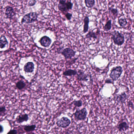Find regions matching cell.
I'll return each instance as SVG.
<instances>
[{"label": "cell", "instance_id": "1f68e13d", "mask_svg": "<svg viewBox=\"0 0 134 134\" xmlns=\"http://www.w3.org/2000/svg\"><path fill=\"white\" fill-rule=\"evenodd\" d=\"M128 106H130L131 105V106H132V107H133V103H132V102H131V101H129V103H128Z\"/></svg>", "mask_w": 134, "mask_h": 134}, {"label": "cell", "instance_id": "4fadbf2b", "mask_svg": "<svg viewBox=\"0 0 134 134\" xmlns=\"http://www.w3.org/2000/svg\"><path fill=\"white\" fill-rule=\"evenodd\" d=\"M8 44L9 42L6 36L3 35H1L0 37V49H4Z\"/></svg>", "mask_w": 134, "mask_h": 134}, {"label": "cell", "instance_id": "f1b7e54d", "mask_svg": "<svg viewBox=\"0 0 134 134\" xmlns=\"http://www.w3.org/2000/svg\"><path fill=\"white\" fill-rule=\"evenodd\" d=\"M17 130L15 129L11 130L10 131H9L8 132V134H17Z\"/></svg>", "mask_w": 134, "mask_h": 134}, {"label": "cell", "instance_id": "7c38bea8", "mask_svg": "<svg viewBox=\"0 0 134 134\" xmlns=\"http://www.w3.org/2000/svg\"><path fill=\"white\" fill-rule=\"evenodd\" d=\"M77 75V79L79 80L83 81H87L88 80V78H87L88 77L87 75L82 71L79 70L78 71Z\"/></svg>", "mask_w": 134, "mask_h": 134}, {"label": "cell", "instance_id": "30bf717a", "mask_svg": "<svg viewBox=\"0 0 134 134\" xmlns=\"http://www.w3.org/2000/svg\"><path fill=\"white\" fill-rule=\"evenodd\" d=\"M35 65L32 62H28L25 64L24 66V71L26 73H32L34 72Z\"/></svg>", "mask_w": 134, "mask_h": 134}, {"label": "cell", "instance_id": "cb8c5ba5", "mask_svg": "<svg viewBox=\"0 0 134 134\" xmlns=\"http://www.w3.org/2000/svg\"><path fill=\"white\" fill-rule=\"evenodd\" d=\"M108 10L109 12L110 13H111L114 17H116L118 15V10L116 8H113L112 7H109Z\"/></svg>", "mask_w": 134, "mask_h": 134}, {"label": "cell", "instance_id": "6da1fadb", "mask_svg": "<svg viewBox=\"0 0 134 134\" xmlns=\"http://www.w3.org/2000/svg\"><path fill=\"white\" fill-rule=\"evenodd\" d=\"M39 14L36 12H31L25 15L22 20V24H31L35 21H37Z\"/></svg>", "mask_w": 134, "mask_h": 134}, {"label": "cell", "instance_id": "52a82bcc", "mask_svg": "<svg viewBox=\"0 0 134 134\" xmlns=\"http://www.w3.org/2000/svg\"><path fill=\"white\" fill-rule=\"evenodd\" d=\"M76 52L72 49L67 48L64 49L61 52L62 55L64 57L65 59H71L75 56Z\"/></svg>", "mask_w": 134, "mask_h": 134}, {"label": "cell", "instance_id": "7402d4cb", "mask_svg": "<svg viewBox=\"0 0 134 134\" xmlns=\"http://www.w3.org/2000/svg\"><path fill=\"white\" fill-rule=\"evenodd\" d=\"M36 126L35 125H26L24 127V129L26 132L33 131L35 129Z\"/></svg>", "mask_w": 134, "mask_h": 134}, {"label": "cell", "instance_id": "ac0fdd59", "mask_svg": "<svg viewBox=\"0 0 134 134\" xmlns=\"http://www.w3.org/2000/svg\"><path fill=\"white\" fill-rule=\"evenodd\" d=\"M15 86L19 90H22L26 87V83L23 81H19L16 83Z\"/></svg>", "mask_w": 134, "mask_h": 134}, {"label": "cell", "instance_id": "8fae6325", "mask_svg": "<svg viewBox=\"0 0 134 134\" xmlns=\"http://www.w3.org/2000/svg\"><path fill=\"white\" fill-rule=\"evenodd\" d=\"M29 120V116L27 114H21L18 116L16 118V122L17 123L20 124L24 122H27Z\"/></svg>", "mask_w": 134, "mask_h": 134}, {"label": "cell", "instance_id": "484cf974", "mask_svg": "<svg viewBox=\"0 0 134 134\" xmlns=\"http://www.w3.org/2000/svg\"><path fill=\"white\" fill-rule=\"evenodd\" d=\"M6 111L5 106L0 107V116L4 115L5 114Z\"/></svg>", "mask_w": 134, "mask_h": 134}, {"label": "cell", "instance_id": "ffe728a7", "mask_svg": "<svg viewBox=\"0 0 134 134\" xmlns=\"http://www.w3.org/2000/svg\"><path fill=\"white\" fill-rule=\"evenodd\" d=\"M86 7L88 8H92L95 5V0H84Z\"/></svg>", "mask_w": 134, "mask_h": 134}, {"label": "cell", "instance_id": "8992f818", "mask_svg": "<svg viewBox=\"0 0 134 134\" xmlns=\"http://www.w3.org/2000/svg\"><path fill=\"white\" fill-rule=\"evenodd\" d=\"M56 124L59 127L65 128L70 125L71 124V121L68 118L63 117L56 122Z\"/></svg>", "mask_w": 134, "mask_h": 134}, {"label": "cell", "instance_id": "4316f807", "mask_svg": "<svg viewBox=\"0 0 134 134\" xmlns=\"http://www.w3.org/2000/svg\"><path fill=\"white\" fill-rule=\"evenodd\" d=\"M36 0H30L28 3V6L29 7H32L35 5L36 4Z\"/></svg>", "mask_w": 134, "mask_h": 134}, {"label": "cell", "instance_id": "5b68a950", "mask_svg": "<svg viewBox=\"0 0 134 134\" xmlns=\"http://www.w3.org/2000/svg\"><path fill=\"white\" fill-rule=\"evenodd\" d=\"M87 114L86 109L84 108L81 110L77 109L75 113H74V116L76 120L83 121L86 118Z\"/></svg>", "mask_w": 134, "mask_h": 134}, {"label": "cell", "instance_id": "4dcf8cb0", "mask_svg": "<svg viewBox=\"0 0 134 134\" xmlns=\"http://www.w3.org/2000/svg\"><path fill=\"white\" fill-rule=\"evenodd\" d=\"M4 129L3 125L0 124V134L3 133L4 132Z\"/></svg>", "mask_w": 134, "mask_h": 134}, {"label": "cell", "instance_id": "ba28073f", "mask_svg": "<svg viewBox=\"0 0 134 134\" xmlns=\"http://www.w3.org/2000/svg\"><path fill=\"white\" fill-rule=\"evenodd\" d=\"M39 42H40L41 45L42 47H48L51 44L52 40L49 37L45 35L42 37L40 39V40L39 41Z\"/></svg>", "mask_w": 134, "mask_h": 134}, {"label": "cell", "instance_id": "9c48e42d", "mask_svg": "<svg viewBox=\"0 0 134 134\" xmlns=\"http://www.w3.org/2000/svg\"><path fill=\"white\" fill-rule=\"evenodd\" d=\"M5 15L7 19H12L15 15V13L13 8L9 6H6Z\"/></svg>", "mask_w": 134, "mask_h": 134}, {"label": "cell", "instance_id": "603a6c76", "mask_svg": "<svg viewBox=\"0 0 134 134\" xmlns=\"http://www.w3.org/2000/svg\"><path fill=\"white\" fill-rule=\"evenodd\" d=\"M97 33H95L93 31H89L88 34L86 35V38H93L94 39H97Z\"/></svg>", "mask_w": 134, "mask_h": 134}, {"label": "cell", "instance_id": "277c9868", "mask_svg": "<svg viewBox=\"0 0 134 134\" xmlns=\"http://www.w3.org/2000/svg\"><path fill=\"white\" fill-rule=\"evenodd\" d=\"M73 4L71 0H67L64 3H59L58 6V10L62 12L67 13L70 10H72Z\"/></svg>", "mask_w": 134, "mask_h": 134}, {"label": "cell", "instance_id": "f546056e", "mask_svg": "<svg viewBox=\"0 0 134 134\" xmlns=\"http://www.w3.org/2000/svg\"><path fill=\"white\" fill-rule=\"evenodd\" d=\"M113 80H111L110 79H107L105 80V83H113Z\"/></svg>", "mask_w": 134, "mask_h": 134}, {"label": "cell", "instance_id": "d6a6232c", "mask_svg": "<svg viewBox=\"0 0 134 134\" xmlns=\"http://www.w3.org/2000/svg\"><path fill=\"white\" fill-rule=\"evenodd\" d=\"M133 132H134V128H133Z\"/></svg>", "mask_w": 134, "mask_h": 134}, {"label": "cell", "instance_id": "3957f363", "mask_svg": "<svg viewBox=\"0 0 134 134\" xmlns=\"http://www.w3.org/2000/svg\"><path fill=\"white\" fill-rule=\"evenodd\" d=\"M123 72V69L121 66H117L114 67L111 70L109 76L113 81L117 80Z\"/></svg>", "mask_w": 134, "mask_h": 134}, {"label": "cell", "instance_id": "44dd1931", "mask_svg": "<svg viewBox=\"0 0 134 134\" xmlns=\"http://www.w3.org/2000/svg\"><path fill=\"white\" fill-rule=\"evenodd\" d=\"M118 24L120 25V27H124L127 25V21L124 17H121L119 18L118 19Z\"/></svg>", "mask_w": 134, "mask_h": 134}, {"label": "cell", "instance_id": "2e32d148", "mask_svg": "<svg viewBox=\"0 0 134 134\" xmlns=\"http://www.w3.org/2000/svg\"><path fill=\"white\" fill-rule=\"evenodd\" d=\"M84 26L83 28V32L84 34L87 33L89 30V19L88 16H86L84 20Z\"/></svg>", "mask_w": 134, "mask_h": 134}, {"label": "cell", "instance_id": "9a60e30c", "mask_svg": "<svg viewBox=\"0 0 134 134\" xmlns=\"http://www.w3.org/2000/svg\"><path fill=\"white\" fill-rule=\"evenodd\" d=\"M127 98V96L125 92L122 93L120 95H118L116 98V101L118 102L124 103Z\"/></svg>", "mask_w": 134, "mask_h": 134}, {"label": "cell", "instance_id": "5bb4252c", "mask_svg": "<svg viewBox=\"0 0 134 134\" xmlns=\"http://www.w3.org/2000/svg\"><path fill=\"white\" fill-rule=\"evenodd\" d=\"M129 126L128 124L125 122H122L118 125L117 128L120 132L125 131L128 129Z\"/></svg>", "mask_w": 134, "mask_h": 134}, {"label": "cell", "instance_id": "d6986e66", "mask_svg": "<svg viewBox=\"0 0 134 134\" xmlns=\"http://www.w3.org/2000/svg\"><path fill=\"white\" fill-rule=\"evenodd\" d=\"M112 28V20H109L107 21L105 26L103 27V29L105 32H108L111 30Z\"/></svg>", "mask_w": 134, "mask_h": 134}, {"label": "cell", "instance_id": "e0dca14e", "mask_svg": "<svg viewBox=\"0 0 134 134\" xmlns=\"http://www.w3.org/2000/svg\"><path fill=\"white\" fill-rule=\"evenodd\" d=\"M63 75L66 76H75L77 74V72L73 69H68L63 72Z\"/></svg>", "mask_w": 134, "mask_h": 134}, {"label": "cell", "instance_id": "d4e9b609", "mask_svg": "<svg viewBox=\"0 0 134 134\" xmlns=\"http://www.w3.org/2000/svg\"><path fill=\"white\" fill-rule=\"evenodd\" d=\"M73 104L74 105L78 107H80L82 106V101L79 100L75 101H73Z\"/></svg>", "mask_w": 134, "mask_h": 134}, {"label": "cell", "instance_id": "7a4b0ae2", "mask_svg": "<svg viewBox=\"0 0 134 134\" xmlns=\"http://www.w3.org/2000/svg\"><path fill=\"white\" fill-rule=\"evenodd\" d=\"M111 38L115 45L121 46L124 43V36L122 33H120L119 31L115 30L113 32Z\"/></svg>", "mask_w": 134, "mask_h": 134}, {"label": "cell", "instance_id": "83f0119b", "mask_svg": "<svg viewBox=\"0 0 134 134\" xmlns=\"http://www.w3.org/2000/svg\"><path fill=\"white\" fill-rule=\"evenodd\" d=\"M65 16L68 20H70L72 19V14L68 12L65 13Z\"/></svg>", "mask_w": 134, "mask_h": 134}]
</instances>
